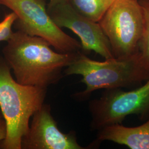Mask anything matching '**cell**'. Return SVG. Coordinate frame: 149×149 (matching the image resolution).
Instances as JSON below:
<instances>
[{"mask_svg": "<svg viewBox=\"0 0 149 149\" xmlns=\"http://www.w3.org/2000/svg\"><path fill=\"white\" fill-rule=\"evenodd\" d=\"M64 74L82 76L81 81L86 88L74 95L81 101L87 99L95 91L128 87L149 79V69L139 52L128 58L98 61L79 52L74 61L64 70Z\"/></svg>", "mask_w": 149, "mask_h": 149, "instance_id": "cell-2", "label": "cell"}, {"mask_svg": "<svg viewBox=\"0 0 149 149\" xmlns=\"http://www.w3.org/2000/svg\"><path fill=\"white\" fill-rule=\"evenodd\" d=\"M66 1H68V0H49L48 8H52L59 3H63V2H66Z\"/></svg>", "mask_w": 149, "mask_h": 149, "instance_id": "cell-14", "label": "cell"}, {"mask_svg": "<svg viewBox=\"0 0 149 149\" xmlns=\"http://www.w3.org/2000/svg\"><path fill=\"white\" fill-rule=\"evenodd\" d=\"M2 50L3 57L16 80L23 85L47 88L58 83L63 71L80 51L63 53L55 52L43 38L20 31L13 32Z\"/></svg>", "mask_w": 149, "mask_h": 149, "instance_id": "cell-1", "label": "cell"}, {"mask_svg": "<svg viewBox=\"0 0 149 149\" xmlns=\"http://www.w3.org/2000/svg\"><path fill=\"white\" fill-rule=\"evenodd\" d=\"M32 117L21 149H86L79 144L74 132L65 133L59 129L49 104L44 103Z\"/></svg>", "mask_w": 149, "mask_h": 149, "instance_id": "cell-8", "label": "cell"}, {"mask_svg": "<svg viewBox=\"0 0 149 149\" xmlns=\"http://www.w3.org/2000/svg\"><path fill=\"white\" fill-rule=\"evenodd\" d=\"M98 23L108 39L114 58L138 53L144 18L137 0H114Z\"/></svg>", "mask_w": 149, "mask_h": 149, "instance_id": "cell-4", "label": "cell"}, {"mask_svg": "<svg viewBox=\"0 0 149 149\" xmlns=\"http://www.w3.org/2000/svg\"><path fill=\"white\" fill-rule=\"evenodd\" d=\"M7 134V124L2 116H0V143L5 139Z\"/></svg>", "mask_w": 149, "mask_h": 149, "instance_id": "cell-13", "label": "cell"}, {"mask_svg": "<svg viewBox=\"0 0 149 149\" xmlns=\"http://www.w3.org/2000/svg\"><path fill=\"white\" fill-rule=\"evenodd\" d=\"M11 70L0 55V111L7 128L0 149H21L30 119L44 103L47 88L22 85L13 79Z\"/></svg>", "mask_w": 149, "mask_h": 149, "instance_id": "cell-3", "label": "cell"}, {"mask_svg": "<svg viewBox=\"0 0 149 149\" xmlns=\"http://www.w3.org/2000/svg\"><path fill=\"white\" fill-rule=\"evenodd\" d=\"M55 23L76 34L84 52H95L105 59L114 58L112 49L98 22L93 21L76 11L66 1L47 9Z\"/></svg>", "mask_w": 149, "mask_h": 149, "instance_id": "cell-7", "label": "cell"}, {"mask_svg": "<svg viewBox=\"0 0 149 149\" xmlns=\"http://www.w3.org/2000/svg\"><path fill=\"white\" fill-rule=\"evenodd\" d=\"M0 116H2V113H1V111H0Z\"/></svg>", "mask_w": 149, "mask_h": 149, "instance_id": "cell-15", "label": "cell"}, {"mask_svg": "<svg viewBox=\"0 0 149 149\" xmlns=\"http://www.w3.org/2000/svg\"><path fill=\"white\" fill-rule=\"evenodd\" d=\"M17 19L16 14L12 12L6 15L3 19L0 22V42L3 41L7 42L11 38L13 33L12 27Z\"/></svg>", "mask_w": 149, "mask_h": 149, "instance_id": "cell-12", "label": "cell"}, {"mask_svg": "<svg viewBox=\"0 0 149 149\" xmlns=\"http://www.w3.org/2000/svg\"><path fill=\"white\" fill-rule=\"evenodd\" d=\"M88 107L92 118L91 128L98 131L120 124L132 114L144 117L149 114V79L144 85L133 90L106 89L100 98L90 102Z\"/></svg>", "mask_w": 149, "mask_h": 149, "instance_id": "cell-6", "label": "cell"}, {"mask_svg": "<svg viewBox=\"0 0 149 149\" xmlns=\"http://www.w3.org/2000/svg\"><path fill=\"white\" fill-rule=\"evenodd\" d=\"M139 2L142 8L144 18L143 32L139 52L149 69V0H140Z\"/></svg>", "mask_w": 149, "mask_h": 149, "instance_id": "cell-11", "label": "cell"}, {"mask_svg": "<svg viewBox=\"0 0 149 149\" xmlns=\"http://www.w3.org/2000/svg\"><path fill=\"white\" fill-rule=\"evenodd\" d=\"M114 0H68L81 15L93 21L101 19Z\"/></svg>", "mask_w": 149, "mask_h": 149, "instance_id": "cell-10", "label": "cell"}, {"mask_svg": "<svg viewBox=\"0 0 149 149\" xmlns=\"http://www.w3.org/2000/svg\"><path fill=\"white\" fill-rule=\"evenodd\" d=\"M97 140L111 141L131 149H149V118L146 122L135 127L116 124L102 128L98 131Z\"/></svg>", "mask_w": 149, "mask_h": 149, "instance_id": "cell-9", "label": "cell"}, {"mask_svg": "<svg viewBox=\"0 0 149 149\" xmlns=\"http://www.w3.org/2000/svg\"><path fill=\"white\" fill-rule=\"evenodd\" d=\"M0 4L16 14L18 31L43 38L60 53H73L81 49V43L55 23L43 0H0Z\"/></svg>", "mask_w": 149, "mask_h": 149, "instance_id": "cell-5", "label": "cell"}]
</instances>
